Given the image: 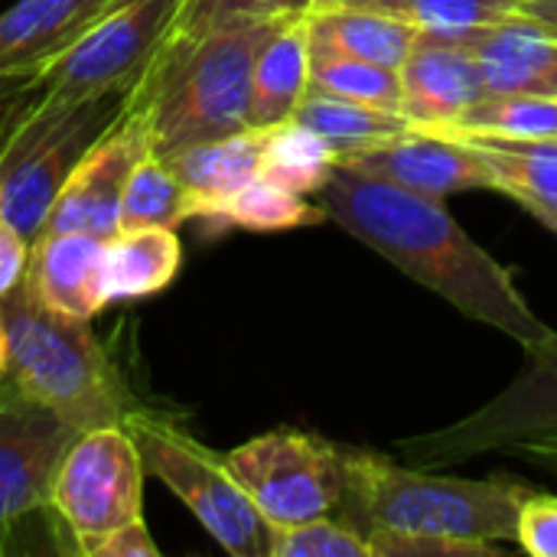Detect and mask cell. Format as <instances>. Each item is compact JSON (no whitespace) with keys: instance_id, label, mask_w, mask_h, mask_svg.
<instances>
[{"instance_id":"cell-1","label":"cell","mask_w":557,"mask_h":557,"mask_svg":"<svg viewBox=\"0 0 557 557\" xmlns=\"http://www.w3.org/2000/svg\"><path fill=\"white\" fill-rule=\"evenodd\" d=\"M317 202L326 219L388 258L411 281L444 297L463 317L506 333L525 349L555 333L522 300L509 268L457 225L444 199H428L336 163Z\"/></svg>"},{"instance_id":"cell-2","label":"cell","mask_w":557,"mask_h":557,"mask_svg":"<svg viewBox=\"0 0 557 557\" xmlns=\"http://www.w3.org/2000/svg\"><path fill=\"white\" fill-rule=\"evenodd\" d=\"M287 16L228 23L206 33H173L127 104L140 114L150 153L173 157L186 147L248 131L251 69L261 42Z\"/></svg>"},{"instance_id":"cell-3","label":"cell","mask_w":557,"mask_h":557,"mask_svg":"<svg viewBox=\"0 0 557 557\" xmlns=\"http://www.w3.org/2000/svg\"><path fill=\"white\" fill-rule=\"evenodd\" d=\"M532 490L493 476L460 480L398 467L369 450H346L339 519L372 535H437L460 542H512L519 509Z\"/></svg>"},{"instance_id":"cell-4","label":"cell","mask_w":557,"mask_h":557,"mask_svg":"<svg viewBox=\"0 0 557 557\" xmlns=\"http://www.w3.org/2000/svg\"><path fill=\"white\" fill-rule=\"evenodd\" d=\"M7 330V382L75 431L124 424L144 405L91 333V320L49 310L23 284L0 300Z\"/></svg>"},{"instance_id":"cell-5","label":"cell","mask_w":557,"mask_h":557,"mask_svg":"<svg viewBox=\"0 0 557 557\" xmlns=\"http://www.w3.org/2000/svg\"><path fill=\"white\" fill-rule=\"evenodd\" d=\"M127 91L82 98L39 95L3 134L0 215L29 242L42 232L62 186L95 140L117 121Z\"/></svg>"},{"instance_id":"cell-6","label":"cell","mask_w":557,"mask_h":557,"mask_svg":"<svg viewBox=\"0 0 557 557\" xmlns=\"http://www.w3.org/2000/svg\"><path fill=\"white\" fill-rule=\"evenodd\" d=\"M124 428L137 441L147 476L160 480L228 555L271 557V525L235 483L222 454L147 405Z\"/></svg>"},{"instance_id":"cell-7","label":"cell","mask_w":557,"mask_h":557,"mask_svg":"<svg viewBox=\"0 0 557 557\" xmlns=\"http://www.w3.org/2000/svg\"><path fill=\"white\" fill-rule=\"evenodd\" d=\"M525 352L519 375L480 411L398 447L421 470H444L499 450L522 457L557 454V333Z\"/></svg>"},{"instance_id":"cell-8","label":"cell","mask_w":557,"mask_h":557,"mask_svg":"<svg viewBox=\"0 0 557 557\" xmlns=\"http://www.w3.org/2000/svg\"><path fill=\"white\" fill-rule=\"evenodd\" d=\"M144 460L124 424L78 431L52 476L46 519L65 539L62 548L91 555L114 529L144 519Z\"/></svg>"},{"instance_id":"cell-9","label":"cell","mask_w":557,"mask_h":557,"mask_svg":"<svg viewBox=\"0 0 557 557\" xmlns=\"http://www.w3.org/2000/svg\"><path fill=\"white\" fill-rule=\"evenodd\" d=\"M222 460L271 529L339 512L346 450L317 434L277 428L222 454Z\"/></svg>"},{"instance_id":"cell-10","label":"cell","mask_w":557,"mask_h":557,"mask_svg":"<svg viewBox=\"0 0 557 557\" xmlns=\"http://www.w3.org/2000/svg\"><path fill=\"white\" fill-rule=\"evenodd\" d=\"M183 0H117L75 46L52 59L36 88L52 98L131 91L176 29Z\"/></svg>"},{"instance_id":"cell-11","label":"cell","mask_w":557,"mask_h":557,"mask_svg":"<svg viewBox=\"0 0 557 557\" xmlns=\"http://www.w3.org/2000/svg\"><path fill=\"white\" fill-rule=\"evenodd\" d=\"M78 437L62 418L0 385V548L33 516H46L52 476Z\"/></svg>"},{"instance_id":"cell-12","label":"cell","mask_w":557,"mask_h":557,"mask_svg":"<svg viewBox=\"0 0 557 557\" xmlns=\"http://www.w3.org/2000/svg\"><path fill=\"white\" fill-rule=\"evenodd\" d=\"M144 153H150L144 121L124 101L117 121L72 170L42 232H88L98 238H114L121 228V196Z\"/></svg>"},{"instance_id":"cell-13","label":"cell","mask_w":557,"mask_h":557,"mask_svg":"<svg viewBox=\"0 0 557 557\" xmlns=\"http://www.w3.org/2000/svg\"><path fill=\"white\" fill-rule=\"evenodd\" d=\"M339 163L428 199H447L463 189H493V176L480 153L447 131L411 127L385 144L346 153Z\"/></svg>"},{"instance_id":"cell-14","label":"cell","mask_w":557,"mask_h":557,"mask_svg":"<svg viewBox=\"0 0 557 557\" xmlns=\"http://www.w3.org/2000/svg\"><path fill=\"white\" fill-rule=\"evenodd\" d=\"M401 75V114L414 127H450L473 101L486 95L476 59L467 46L444 33H421L408 52Z\"/></svg>"},{"instance_id":"cell-15","label":"cell","mask_w":557,"mask_h":557,"mask_svg":"<svg viewBox=\"0 0 557 557\" xmlns=\"http://www.w3.org/2000/svg\"><path fill=\"white\" fill-rule=\"evenodd\" d=\"M26 284L55 313L95 320L108 304V238L88 232H39L29 245Z\"/></svg>"},{"instance_id":"cell-16","label":"cell","mask_w":557,"mask_h":557,"mask_svg":"<svg viewBox=\"0 0 557 557\" xmlns=\"http://www.w3.org/2000/svg\"><path fill=\"white\" fill-rule=\"evenodd\" d=\"M444 36L473 52L486 91L557 98V36L535 20L512 13L499 23Z\"/></svg>"},{"instance_id":"cell-17","label":"cell","mask_w":557,"mask_h":557,"mask_svg":"<svg viewBox=\"0 0 557 557\" xmlns=\"http://www.w3.org/2000/svg\"><path fill=\"white\" fill-rule=\"evenodd\" d=\"M117 0H16L0 13V72H36L75 46Z\"/></svg>"},{"instance_id":"cell-18","label":"cell","mask_w":557,"mask_h":557,"mask_svg":"<svg viewBox=\"0 0 557 557\" xmlns=\"http://www.w3.org/2000/svg\"><path fill=\"white\" fill-rule=\"evenodd\" d=\"M307 39L310 55H349L385 69H401L414 49L418 29L379 10L336 3L307 10Z\"/></svg>"},{"instance_id":"cell-19","label":"cell","mask_w":557,"mask_h":557,"mask_svg":"<svg viewBox=\"0 0 557 557\" xmlns=\"http://www.w3.org/2000/svg\"><path fill=\"white\" fill-rule=\"evenodd\" d=\"M310 88V39L307 13L287 16L261 42L251 69L248 127L268 131L294 117Z\"/></svg>"},{"instance_id":"cell-20","label":"cell","mask_w":557,"mask_h":557,"mask_svg":"<svg viewBox=\"0 0 557 557\" xmlns=\"http://www.w3.org/2000/svg\"><path fill=\"white\" fill-rule=\"evenodd\" d=\"M261 144L264 131L248 127L219 140H206L166 157L170 170L180 176L186 193L193 196V219H209V212L251 183L261 170Z\"/></svg>"},{"instance_id":"cell-21","label":"cell","mask_w":557,"mask_h":557,"mask_svg":"<svg viewBox=\"0 0 557 557\" xmlns=\"http://www.w3.org/2000/svg\"><path fill=\"white\" fill-rule=\"evenodd\" d=\"M454 134V131H447ZM470 144L493 176V189L525 209H557V140H519L496 134H454Z\"/></svg>"},{"instance_id":"cell-22","label":"cell","mask_w":557,"mask_h":557,"mask_svg":"<svg viewBox=\"0 0 557 557\" xmlns=\"http://www.w3.org/2000/svg\"><path fill=\"white\" fill-rule=\"evenodd\" d=\"M183 264L176 228H121L108 238V297L144 300L173 284Z\"/></svg>"},{"instance_id":"cell-23","label":"cell","mask_w":557,"mask_h":557,"mask_svg":"<svg viewBox=\"0 0 557 557\" xmlns=\"http://www.w3.org/2000/svg\"><path fill=\"white\" fill-rule=\"evenodd\" d=\"M294 121L317 131L339 157L375 147V144H385V140H392V137L414 127L401 111L336 98V95H326V91H317V88H307L304 101L294 111Z\"/></svg>"},{"instance_id":"cell-24","label":"cell","mask_w":557,"mask_h":557,"mask_svg":"<svg viewBox=\"0 0 557 557\" xmlns=\"http://www.w3.org/2000/svg\"><path fill=\"white\" fill-rule=\"evenodd\" d=\"M336 163H339V153L317 131H310L290 117V121L264 131L258 173L290 193L317 196L326 186V180L333 176Z\"/></svg>"},{"instance_id":"cell-25","label":"cell","mask_w":557,"mask_h":557,"mask_svg":"<svg viewBox=\"0 0 557 557\" xmlns=\"http://www.w3.org/2000/svg\"><path fill=\"white\" fill-rule=\"evenodd\" d=\"M206 222H222L248 232H287V228L320 225L326 222V212L320 209V202H310L307 196L290 193L258 173L251 183H245L238 193L219 202Z\"/></svg>"},{"instance_id":"cell-26","label":"cell","mask_w":557,"mask_h":557,"mask_svg":"<svg viewBox=\"0 0 557 557\" xmlns=\"http://www.w3.org/2000/svg\"><path fill=\"white\" fill-rule=\"evenodd\" d=\"M193 219V196L157 153H144L121 196V228H176ZM117 228V232H121Z\"/></svg>"},{"instance_id":"cell-27","label":"cell","mask_w":557,"mask_h":557,"mask_svg":"<svg viewBox=\"0 0 557 557\" xmlns=\"http://www.w3.org/2000/svg\"><path fill=\"white\" fill-rule=\"evenodd\" d=\"M441 131L496 134V137H519V140H557V98L486 91L450 127Z\"/></svg>"},{"instance_id":"cell-28","label":"cell","mask_w":557,"mask_h":557,"mask_svg":"<svg viewBox=\"0 0 557 557\" xmlns=\"http://www.w3.org/2000/svg\"><path fill=\"white\" fill-rule=\"evenodd\" d=\"M310 88L401 111V75L398 69H385L375 62L349 59V55H310Z\"/></svg>"},{"instance_id":"cell-29","label":"cell","mask_w":557,"mask_h":557,"mask_svg":"<svg viewBox=\"0 0 557 557\" xmlns=\"http://www.w3.org/2000/svg\"><path fill=\"white\" fill-rule=\"evenodd\" d=\"M352 7L398 16L421 33H460L519 13V0H352Z\"/></svg>"},{"instance_id":"cell-30","label":"cell","mask_w":557,"mask_h":557,"mask_svg":"<svg viewBox=\"0 0 557 557\" xmlns=\"http://www.w3.org/2000/svg\"><path fill=\"white\" fill-rule=\"evenodd\" d=\"M271 557H372L359 529L339 516L271 529Z\"/></svg>"},{"instance_id":"cell-31","label":"cell","mask_w":557,"mask_h":557,"mask_svg":"<svg viewBox=\"0 0 557 557\" xmlns=\"http://www.w3.org/2000/svg\"><path fill=\"white\" fill-rule=\"evenodd\" d=\"M313 0H183L173 33H206L228 23L245 20H271V16H297L307 13Z\"/></svg>"},{"instance_id":"cell-32","label":"cell","mask_w":557,"mask_h":557,"mask_svg":"<svg viewBox=\"0 0 557 557\" xmlns=\"http://www.w3.org/2000/svg\"><path fill=\"white\" fill-rule=\"evenodd\" d=\"M372 557H493L499 555L490 542H460L437 535H372L366 539Z\"/></svg>"},{"instance_id":"cell-33","label":"cell","mask_w":557,"mask_h":557,"mask_svg":"<svg viewBox=\"0 0 557 557\" xmlns=\"http://www.w3.org/2000/svg\"><path fill=\"white\" fill-rule=\"evenodd\" d=\"M516 542L532 557H557V496H525L516 522Z\"/></svg>"},{"instance_id":"cell-34","label":"cell","mask_w":557,"mask_h":557,"mask_svg":"<svg viewBox=\"0 0 557 557\" xmlns=\"http://www.w3.org/2000/svg\"><path fill=\"white\" fill-rule=\"evenodd\" d=\"M29 238L20 235L3 215H0V300L7 294H13L23 277H26V264H29Z\"/></svg>"},{"instance_id":"cell-35","label":"cell","mask_w":557,"mask_h":557,"mask_svg":"<svg viewBox=\"0 0 557 557\" xmlns=\"http://www.w3.org/2000/svg\"><path fill=\"white\" fill-rule=\"evenodd\" d=\"M157 555H160V548H157V542L150 539V532H147L144 519H134V522H127V525L114 529L108 539H101V542L91 548V555L88 557H157Z\"/></svg>"},{"instance_id":"cell-36","label":"cell","mask_w":557,"mask_h":557,"mask_svg":"<svg viewBox=\"0 0 557 557\" xmlns=\"http://www.w3.org/2000/svg\"><path fill=\"white\" fill-rule=\"evenodd\" d=\"M36 72H0V111L13 108L20 98H26L36 88Z\"/></svg>"},{"instance_id":"cell-37","label":"cell","mask_w":557,"mask_h":557,"mask_svg":"<svg viewBox=\"0 0 557 557\" xmlns=\"http://www.w3.org/2000/svg\"><path fill=\"white\" fill-rule=\"evenodd\" d=\"M519 13L557 36V0H519Z\"/></svg>"},{"instance_id":"cell-38","label":"cell","mask_w":557,"mask_h":557,"mask_svg":"<svg viewBox=\"0 0 557 557\" xmlns=\"http://www.w3.org/2000/svg\"><path fill=\"white\" fill-rule=\"evenodd\" d=\"M529 212H532L545 228H552L557 235V209H539V206H535V209H529Z\"/></svg>"},{"instance_id":"cell-39","label":"cell","mask_w":557,"mask_h":557,"mask_svg":"<svg viewBox=\"0 0 557 557\" xmlns=\"http://www.w3.org/2000/svg\"><path fill=\"white\" fill-rule=\"evenodd\" d=\"M0 385H7V330H3V310H0Z\"/></svg>"},{"instance_id":"cell-40","label":"cell","mask_w":557,"mask_h":557,"mask_svg":"<svg viewBox=\"0 0 557 557\" xmlns=\"http://www.w3.org/2000/svg\"><path fill=\"white\" fill-rule=\"evenodd\" d=\"M336 3H352V0H313V7H336Z\"/></svg>"},{"instance_id":"cell-41","label":"cell","mask_w":557,"mask_h":557,"mask_svg":"<svg viewBox=\"0 0 557 557\" xmlns=\"http://www.w3.org/2000/svg\"><path fill=\"white\" fill-rule=\"evenodd\" d=\"M535 460H542V463H548L552 470L557 473V454H548V457H535Z\"/></svg>"}]
</instances>
